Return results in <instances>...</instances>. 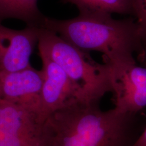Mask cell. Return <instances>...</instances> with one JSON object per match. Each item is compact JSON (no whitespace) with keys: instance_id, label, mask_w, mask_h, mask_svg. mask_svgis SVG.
Instances as JSON below:
<instances>
[{"instance_id":"13","label":"cell","mask_w":146,"mask_h":146,"mask_svg":"<svg viewBox=\"0 0 146 146\" xmlns=\"http://www.w3.org/2000/svg\"><path fill=\"white\" fill-rule=\"evenodd\" d=\"M139 58L141 59L142 61H143L144 63L146 64V43L144 48L143 52L141 55H139Z\"/></svg>"},{"instance_id":"4","label":"cell","mask_w":146,"mask_h":146,"mask_svg":"<svg viewBox=\"0 0 146 146\" xmlns=\"http://www.w3.org/2000/svg\"><path fill=\"white\" fill-rule=\"evenodd\" d=\"M0 146H51L47 120L35 112L2 100Z\"/></svg>"},{"instance_id":"14","label":"cell","mask_w":146,"mask_h":146,"mask_svg":"<svg viewBox=\"0 0 146 146\" xmlns=\"http://www.w3.org/2000/svg\"><path fill=\"white\" fill-rule=\"evenodd\" d=\"M2 96H1V92H0V101L2 100Z\"/></svg>"},{"instance_id":"11","label":"cell","mask_w":146,"mask_h":146,"mask_svg":"<svg viewBox=\"0 0 146 146\" xmlns=\"http://www.w3.org/2000/svg\"><path fill=\"white\" fill-rule=\"evenodd\" d=\"M134 8L137 23L146 33V0H134Z\"/></svg>"},{"instance_id":"7","label":"cell","mask_w":146,"mask_h":146,"mask_svg":"<svg viewBox=\"0 0 146 146\" xmlns=\"http://www.w3.org/2000/svg\"><path fill=\"white\" fill-rule=\"evenodd\" d=\"M43 82L42 70H37L31 66L14 72L0 71L2 99L20 106L41 116Z\"/></svg>"},{"instance_id":"5","label":"cell","mask_w":146,"mask_h":146,"mask_svg":"<svg viewBox=\"0 0 146 146\" xmlns=\"http://www.w3.org/2000/svg\"><path fill=\"white\" fill-rule=\"evenodd\" d=\"M42 60L43 82L41 95V115L47 120L49 115L69 105L84 102L77 86L66 73L44 54Z\"/></svg>"},{"instance_id":"1","label":"cell","mask_w":146,"mask_h":146,"mask_svg":"<svg viewBox=\"0 0 146 146\" xmlns=\"http://www.w3.org/2000/svg\"><path fill=\"white\" fill-rule=\"evenodd\" d=\"M41 28L83 51L103 53L105 63L113 67L135 64L133 54L141 55L146 43V33L137 22L114 19L108 13H82L66 20L45 16Z\"/></svg>"},{"instance_id":"12","label":"cell","mask_w":146,"mask_h":146,"mask_svg":"<svg viewBox=\"0 0 146 146\" xmlns=\"http://www.w3.org/2000/svg\"><path fill=\"white\" fill-rule=\"evenodd\" d=\"M131 146H146V128L141 135Z\"/></svg>"},{"instance_id":"2","label":"cell","mask_w":146,"mask_h":146,"mask_svg":"<svg viewBox=\"0 0 146 146\" xmlns=\"http://www.w3.org/2000/svg\"><path fill=\"white\" fill-rule=\"evenodd\" d=\"M131 115L115 107L102 110L98 103L69 105L47 118L51 146H131Z\"/></svg>"},{"instance_id":"6","label":"cell","mask_w":146,"mask_h":146,"mask_svg":"<svg viewBox=\"0 0 146 146\" xmlns=\"http://www.w3.org/2000/svg\"><path fill=\"white\" fill-rule=\"evenodd\" d=\"M111 68L115 108L133 115L145 108L146 68L136 63Z\"/></svg>"},{"instance_id":"8","label":"cell","mask_w":146,"mask_h":146,"mask_svg":"<svg viewBox=\"0 0 146 146\" xmlns=\"http://www.w3.org/2000/svg\"><path fill=\"white\" fill-rule=\"evenodd\" d=\"M40 28L28 26L15 30L0 25V71L14 72L31 66Z\"/></svg>"},{"instance_id":"15","label":"cell","mask_w":146,"mask_h":146,"mask_svg":"<svg viewBox=\"0 0 146 146\" xmlns=\"http://www.w3.org/2000/svg\"><path fill=\"white\" fill-rule=\"evenodd\" d=\"M0 92H1V84H0Z\"/></svg>"},{"instance_id":"3","label":"cell","mask_w":146,"mask_h":146,"mask_svg":"<svg viewBox=\"0 0 146 146\" xmlns=\"http://www.w3.org/2000/svg\"><path fill=\"white\" fill-rule=\"evenodd\" d=\"M39 53L58 65L77 86L84 102L98 103L104 94L112 92L110 64L95 61L89 52L66 41L55 32L40 28Z\"/></svg>"},{"instance_id":"10","label":"cell","mask_w":146,"mask_h":146,"mask_svg":"<svg viewBox=\"0 0 146 146\" xmlns=\"http://www.w3.org/2000/svg\"><path fill=\"white\" fill-rule=\"evenodd\" d=\"M63 3H72L79 13H104L134 15V0H61Z\"/></svg>"},{"instance_id":"9","label":"cell","mask_w":146,"mask_h":146,"mask_svg":"<svg viewBox=\"0 0 146 146\" xmlns=\"http://www.w3.org/2000/svg\"><path fill=\"white\" fill-rule=\"evenodd\" d=\"M37 6V0H0V21L14 19L28 26L41 27L44 19Z\"/></svg>"}]
</instances>
